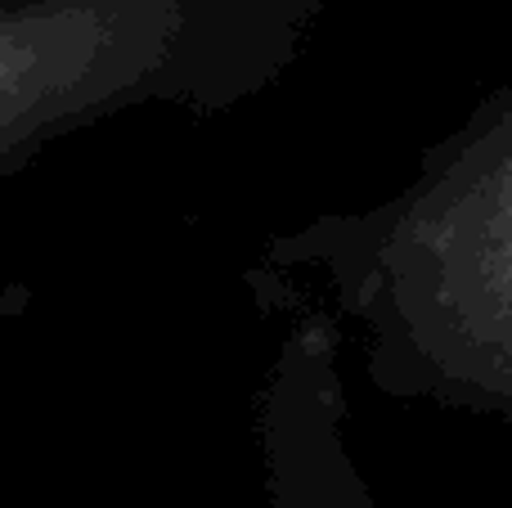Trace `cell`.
Returning <instances> with one entry per match:
<instances>
[{
    "instance_id": "6da1fadb",
    "label": "cell",
    "mask_w": 512,
    "mask_h": 508,
    "mask_svg": "<svg viewBox=\"0 0 512 508\" xmlns=\"http://www.w3.org/2000/svg\"><path fill=\"white\" fill-rule=\"evenodd\" d=\"M248 279L351 324L382 392L512 423V95L436 144L400 194L274 234Z\"/></svg>"
},
{
    "instance_id": "7a4b0ae2",
    "label": "cell",
    "mask_w": 512,
    "mask_h": 508,
    "mask_svg": "<svg viewBox=\"0 0 512 508\" xmlns=\"http://www.w3.org/2000/svg\"><path fill=\"white\" fill-rule=\"evenodd\" d=\"M328 0H0V176L140 113L225 117L270 95Z\"/></svg>"
}]
</instances>
